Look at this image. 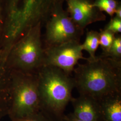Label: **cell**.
<instances>
[{"instance_id": "9c48e42d", "label": "cell", "mask_w": 121, "mask_h": 121, "mask_svg": "<svg viewBox=\"0 0 121 121\" xmlns=\"http://www.w3.org/2000/svg\"><path fill=\"white\" fill-rule=\"evenodd\" d=\"M7 52L0 50V121L8 115L11 89V69L7 63Z\"/></svg>"}, {"instance_id": "6da1fadb", "label": "cell", "mask_w": 121, "mask_h": 121, "mask_svg": "<svg viewBox=\"0 0 121 121\" xmlns=\"http://www.w3.org/2000/svg\"><path fill=\"white\" fill-rule=\"evenodd\" d=\"M86 60L73 71L75 87L80 95L99 100L121 93V60L101 55Z\"/></svg>"}, {"instance_id": "5b68a950", "label": "cell", "mask_w": 121, "mask_h": 121, "mask_svg": "<svg viewBox=\"0 0 121 121\" xmlns=\"http://www.w3.org/2000/svg\"><path fill=\"white\" fill-rule=\"evenodd\" d=\"M45 25L44 48L72 41L80 42L84 32V30L75 25L63 8L52 13Z\"/></svg>"}, {"instance_id": "ffe728a7", "label": "cell", "mask_w": 121, "mask_h": 121, "mask_svg": "<svg viewBox=\"0 0 121 121\" xmlns=\"http://www.w3.org/2000/svg\"><path fill=\"white\" fill-rule=\"evenodd\" d=\"M1 20H2V13H1V9H0V31H1V28H0V26H1Z\"/></svg>"}, {"instance_id": "3957f363", "label": "cell", "mask_w": 121, "mask_h": 121, "mask_svg": "<svg viewBox=\"0 0 121 121\" xmlns=\"http://www.w3.org/2000/svg\"><path fill=\"white\" fill-rule=\"evenodd\" d=\"M41 111L37 73L11 69L10 101L8 115L12 121Z\"/></svg>"}, {"instance_id": "2e32d148", "label": "cell", "mask_w": 121, "mask_h": 121, "mask_svg": "<svg viewBox=\"0 0 121 121\" xmlns=\"http://www.w3.org/2000/svg\"><path fill=\"white\" fill-rule=\"evenodd\" d=\"M104 29L111 31L116 35L121 33V19L115 16L111 17L110 21L108 22Z\"/></svg>"}, {"instance_id": "7c38bea8", "label": "cell", "mask_w": 121, "mask_h": 121, "mask_svg": "<svg viewBox=\"0 0 121 121\" xmlns=\"http://www.w3.org/2000/svg\"><path fill=\"white\" fill-rule=\"evenodd\" d=\"M99 46V32L94 30L86 32L85 41L81 44L82 50H85L89 54V58H94L95 52Z\"/></svg>"}, {"instance_id": "5bb4252c", "label": "cell", "mask_w": 121, "mask_h": 121, "mask_svg": "<svg viewBox=\"0 0 121 121\" xmlns=\"http://www.w3.org/2000/svg\"><path fill=\"white\" fill-rule=\"evenodd\" d=\"M121 3L117 0H94V5L111 17L114 16L117 7Z\"/></svg>"}, {"instance_id": "ac0fdd59", "label": "cell", "mask_w": 121, "mask_h": 121, "mask_svg": "<svg viewBox=\"0 0 121 121\" xmlns=\"http://www.w3.org/2000/svg\"><path fill=\"white\" fill-rule=\"evenodd\" d=\"M64 121H83L78 119L74 116L73 113H71L67 115H65L64 117Z\"/></svg>"}, {"instance_id": "8992f818", "label": "cell", "mask_w": 121, "mask_h": 121, "mask_svg": "<svg viewBox=\"0 0 121 121\" xmlns=\"http://www.w3.org/2000/svg\"><path fill=\"white\" fill-rule=\"evenodd\" d=\"M82 51L81 43L76 41L44 48L43 66L56 67L70 75L78 61L86 59Z\"/></svg>"}, {"instance_id": "d6986e66", "label": "cell", "mask_w": 121, "mask_h": 121, "mask_svg": "<svg viewBox=\"0 0 121 121\" xmlns=\"http://www.w3.org/2000/svg\"><path fill=\"white\" fill-rule=\"evenodd\" d=\"M115 17H118V18L121 19V3L119 4L115 11Z\"/></svg>"}, {"instance_id": "52a82bcc", "label": "cell", "mask_w": 121, "mask_h": 121, "mask_svg": "<svg viewBox=\"0 0 121 121\" xmlns=\"http://www.w3.org/2000/svg\"><path fill=\"white\" fill-rule=\"evenodd\" d=\"M69 17L75 25L84 30L87 26L106 20V16L94 5V0H65Z\"/></svg>"}, {"instance_id": "9a60e30c", "label": "cell", "mask_w": 121, "mask_h": 121, "mask_svg": "<svg viewBox=\"0 0 121 121\" xmlns=\"http://www.w3.org/2000/svg\"><path fill=\"white\" fill-rule=\"evenodd\" d=\"M104 56H108L116 60H121V35L116 36L108 53Z\"/></svg>"}, {"instance_id": "277c9868", "label": "cell", "mask_w": 121, "mask_h": 121, "mask_svg": "<svg viewBox=\"0 0 121 121\" xmlns=\"http://www.w3.org/2000/svg\"><path fill=\"white\" fill-rule=\"evenodd\" d=\"M42 24L30 27L11 48L7 58L10 69L26 73H37L43 66L44 47Z\"/></svg>"}, {"instance_id": "8fae6325", "label": "cell", "mask_w": 121, "mask_h": 121, "mask_svg": "<svg viewBox=\"0 0 121 121\" xmlns=\"http://www.w3.org/2000/svg\"><path fill=\"white\" fill-rule=\"evenodd\" d=\"M26 11L50 13L63 6L65 0H12Z\"/></svg>"}, {"instance_id": "e0dca14e", "label": "cell", "mask_w": 121, "mask_h": 121, "mask_svg": "<svg viewBox=\"0 0 121 121\" xmlns=\"http://www.w3.org/2000/svg\"><path fill=\"white\" fill-rule=\"evenodd\" d=\"M16 121H53L42 111L34 114L30 116L19 119Z\"/></svg>"}, {"instance_id": "ba28073f", "label": "cell", "mask_w": 121, "mask_h": 121, "mask_svg": "<svg viewBox=\"0 0 121 121\" xmlns=\"http://www.w3.org/2000/svg\"><path fill=\"white\" fill-rule=\"evenodd\" d=\"M73 114L83 121H101L99 101L90 96L80 95L70 100Z\"/></svg>"}, {"instance_id": "7a4b0ae2", "label": "cell", "mask_w": 121, "mask_h": 121, "mask_svg": "<svg viewBox=\"0 0 121 121\" xmlns=\"http://www.w3.org/2000/svg\"><path fill=\"white\" fill-rule=\"evenodd\" d=\"M37 76L41 111L53 121H64V112L75 87L73 78L50 66H43Z\"/></svg>"}, {"instance_id": "30bf717a", "label": "cell", "mask_w": 121, "mask_h": 121, "mask_svg": "<svg viewBox=\"0 0 121 121\" xmlns=\"http://www.w3.org/2000/svg\"><path fill=\"white\" fill-rule=\"evenodd\" d=\"M99 101L101 121H121V93L105 97Z\"/></svg>"}, {"instance_id": "4fadbf2b", "label": "cell", "mask_w": 121, "mask_h": 121, "mask_svg": "<svg viewBox=\"0 0 121 121\" xmlns=\"http://www.w3.org/2000/svg\"><path fill=\"white\" fill-rule=\"evenodd\" d=\"M116 34L111 31L100 29L99 32V45L102 50L101 55L105 56L108 52L115 38Z\"/></svg>"}]
</instances>
